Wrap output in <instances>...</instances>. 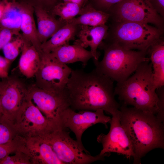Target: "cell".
<instances>
[{
	"instance_id": "obj_1",
	"label": "cell",
	"mask_w": 164,
	"mask_h": 164,
	"mask_svg": "<svg viewBox=\"0 0 164 164\" xmlns=\"http://www.w3.org/2000/svg\"><path fill=\"white\" fill-rule=\"evenodd\" d=\"M114 81L95 68L89 72L72 70L65 90L70 107L76 110L102 109L112 115L120 105L115 98Z\"/></svg>"
},
{
	"instance_id": "obj_2",
	"label": "cell",
	"mask_w": 164,
	"mask_h": 164,
	"mask_svg": "<svg viewBox=\"0 0 164 164\" xmlns=\"http://www.w3.org/2000/svg\"><path fill=\"white\" fill-rule=\"evenodd\" d=\"M119 116L121 125L130 139L134 153V164L156 148H164V121L152 112L122 104Z\"/></svg>"
},
{
	"instance_id": "obj_3",
	"label": "cell",
	"mask_w": 164,
	"mask_h": 164,
	"mask_svg": "<svg viewBox=\"0 0 164 164\" xmlns=\"http://www.w3.org/2000/svg\"><path fill=\"white\" fill-rule=\"evenodd\" d=\"M149 61L141 63L131 76L117 83L114 93L122 104L152 112L164 120V91H156Z\"/></svg>"
},
{
	"instance_id": "obj_4",
	"label": "cell",
	"mask_w": 164,
	"mask_h": 164,
	"mask_svg": "<svg viewBox=\"0 0 164 164\" xmlns=\"http://www.w3.org/2000/svg\"><path fill=\"white\" fill-rule=\"evenodd\" d=\"M99 46L104 54L101 61H94L95 68L117 83L126 80L141 63L150 60L147 51L127 50L111 43Z\"/></svg>"
},
{
	"instance_id": "obj_5",
	"label": "cell",
	"mask_w": 164,
	"mask_h": 164,
	"mask_svg": "<svg viewBox=\"0 0 164 164\" xmlns=\"http://www.w3.org/2000/svg\"><path fill=\"white\" fill-rule=\"evenodd\" d=\"M116 23L110 43L124 49L147 51L161 39V30L148 24L128 21Z\"/></svg>"
},
{
	"instance_id": "obj_6",
	"label": "cell",
	"mask_w": 164,
	"mask_h": 164,
	"mask_svg": "<svg viewBox=\"0 0 164 164\" xmlns=\"http://www.w3.org/2000/svg\"><path fill=\"white\" fill-rule=\"evenodd\" d=\"M69 133L65 129H59L39 137L51 146L64 164H89L97 161H103L105 157L110 155L109 153L95 156L84 153Z\"/></svg>"
},
{
	"instance_id": "obj_7",
	"label": "cell",
	"mask_w": 164,
	"mask_h": 164,
	"mask_svg": "<svg viewBox=\"0 0 164 164\" xmlns=\"http://www.w3.org/2000/svg\"><path fill=\"white\" fill-rule=\"evenodd\" d=\"M39 67L34 77L38 87L59 93L64 91L72 69L58 61L49 53H42Z\"/></svg>"
},
{
	"instance_id": "obj_8",
	"label": "cell",
	"mask_w": 164,
	"mask_h": 164,
	"mask_svg": "<svg viewBox=\"0 0 164 164\" xmlns=\"http://www.w3.org/2000/svg\"><path fill=\"white\" fill-rule=\"evenodd\" d=\"M112 7L116 22L152 23L161 30L162 28V18L149 0H122Z\"/></svg>"
},
{
	"instance_id": "obj_9",
	"label": "cell",
	"mask_w": 164,
	"mask_h": 164,
	"mask_svg": "<svg viewBox=\"0 0 164 164\" xmlns=\"http://www.w3.org/2000/svg\"><path fill=\"white\" fill-rule=\"evenodd\" d=\"M29 99L45 115V117L58 128L61 126L62 114L70 107L66 93L64 90L59 93L50 92L40 88L35 84L28 87Z\"/></svg>"
},
{
	"instance_id": "obj_10",
	"label": "cell",
	"mask_w": 164,
	"mask_h": 164,
	"mask_svg": "<svg viewBox=\"0 0 164 164\" xmlns=\"http://www.w3.org/2000/svg\"><path fill=\"white\" fill-rule=\"evenodd\" d=\"M76 112L70 107L66 109L61 114L60 122L63 129L69 128L75 134L76 141L87 153H89L82 142V135L88 128L97 123L103 124L106 128L111 118L104 114V111L99 109L95 111L83 110Z\"/></svg>"
},
{
	"instance_id": "obj_11",
	"label": "cell",
	"mask_w": 164,
	"mask_h": 164,
	"mask_svg": "<svg viewBox=\"0 0 164 164\" xmlns=\"http://www.w3.org/2000/svg\"><path fill=\"white\" fill-rule=\"evenodd\" d=\"M0 87L3 114L9 119L28 102V87L17 77L10 76L0 81Z\"/></svg>"
},
{
	"instance_id": "obj_12",
	"label": "cell",
	"mask_w": 164,
	"mask_h": 164,
	"mask_svg": "<svg viewBox=\"0 0 164 164\" xmlns=\"http://www.w3.org/2000/svg\"><path fill=\"white\" fill-rule=\"evenodd\" d=\"M119 111L112 115L108 133L106 135L101 133L97 137V142L101 143L103 147L99 154L116 153L122 154L127 159H130L134 156L133 147L121 125Z\"/></svg>"
},
{
	"instance_id": "obj_13",
	"label": "cell",
	"mask_w": 164,
	"mask_h": 164,
	"mask_svg": "<svg viewBox=\"0 0 164 164\" xmlns=\"http://www.w3.org/2000/svg\"><path fill=\"white\" fill-rule=\"evenodd\" d=\"M15 115L19 116L18 119V125L22 130L27 132H38L39 137L59 129L44 116L29 99L25 106Z\"/></svg>"
},
{
	"instance_id": "obj_14",
	"label": "cell",
	"mask_w": 164,
	"mask_h": 164,
	"mask_svg": "<svg viewBox=\"0 0 164 164\" xmlns=\"http://www.w3.org/2000/svg\"><path fill=\"white\" fill-rule=\"evenodd\" d=\"M81 26L77 34L78 39L73 43L85 48L89 46L94 61L98 60L99 54L97 49L107 35L108 26L105 24L95 26Z\"/></svg>"
},
{
	"instance_id": "obj_15",
	"label": "cell",
	"mask_w": 164,
	"mask_h": 164,
	"mask_svg": "<svg viewBox=\"0 0 164 164\" xmlns=\"http://www.w3.org/2000/svg\"><path fill=\"white\" fill-rule=\"evenodd\" d=\"M34 13L37 22L39 39L43 43L49 39L56 31L66 23L46 10L38 7H34Z\"/></svg>"
},
{
	"instance_id": "obj_16",
	"label": "cell",
	"mask_w": 164,
	"mask_h": 164,
	"mask_svg": "<svg viewBox=\"0 0 164 164\" xmlns=\"http://www.w3.org/2000/svg\"><path fill=\"white\" fill-rule=\"evenodd\" d=\"M59 62L65 64L80 62L84 67L88 61L93 58L90 51L86 50L80 45L75 43H69L60 46L49 53Z\"/></svg>"
},
{
	"instance_id": "obj_17",
	"label": "cell",
	"mask_w": 164,
	"mask_h": 164,
	"mask_svg": "<svg viewBox=\"0 0 164 164\" xmlns=\"http://www.w3.org/2000/svg\"><path fill=\"white\" fill-rule=\"evenodd\" d=\"M22 3V20L20 31L24 40L32 45L40 55L42 53L41 43L38 36L34 15V9L32 6L23 2Z\"/></svg>"
},
{
	"instance_id": "obj_18",
	"label": "cell",
	"mask_w": 164,
	"mask_h": 164,
	"mask_svg": "<svg viewBox=\"0 0 164 164\" xmlns=\"http://www.w3.org/2000/svg\"><path fill=\"white\" fill-rule=\"evenodd\" d=\"M18 64L20 73L27 78L34 77L41 61V55L36 48L24 40Z\"/></svg>"
},
{
	"instance_id": "obj_19",
	"label": "cell",
	"mask_w": 164,
	"mask_h": 164,
	"mask_svg": "<svg viewBox=\"0 0 164 164\" xmlns=\"http://www.w3.org/2000/svg\"><path fill=\"white\" fill-rule=\"evenodd\" d=\"M27 149L35 161L41 164H64L59 159L51 146L39 137L27 143Z\"/></svg>"
},
{
	"instance_id": "obj_20",
	"label": "cell",
	"mask_w": 164,
	"mask_h": 164,
	"mask_svg": "<svg viewBox=\"0 0 164 164\" xmlns=\"http://www.w3.org/2000/svg\"><path fill=\"white\" fill-rule=\"evenodd\" d=\"M152 64L153 78L157 89L164 85V43L160 39L152 45L148 51Z\"/></svg>"
},
{
	"instance_id": "obj_21",
	"label": "cell",
	"mask_w": 164,
	"mask_h": 164,
	"mask_svg": "<svg viewBox=\"0 0 164 164\" xmlns=\"http://www.w3.org/2000/svg\"><path fill=\"white\" fill-rule=\"evenodd\" d=\"M79 25L66 23L49 39L41 45L42 53H50L55 49L74 39Z\"/></svg>"
},
{
	"instance_id": "obj_22",
	"label": "cell",
	"mask_w": 164,
	"mask_h": 164,
	"mask_svg": "<svg viewBox=\"0 0 164 164\" xmlns=\"http://www.w3.org/2000/svg\"><path fill=\"white\" fill-rule=\"evenodd\" d=\"M79 16L73 18L66 23L77 25L95 26L105 25L110 15L97 10L91 6L82 8Z\"/></svg>"
},
{
	"instance_id": "obj_23",
	"label": "cell",
	"mask_w": 164,
	"mask_h": 164,
	"mask_svg": "<svg viewBox=\"0 0 164 164\" xmlns=\"http://www.w3.org/2000/svg\"><path fill=\"white\" fill-rule=\"evenodd\" d=\"M22 3L8 2L1 19L0 26L20 32L22 20Z\"/></svg>"
},
{
	"instance_id": "obj_24",
	"label": "cell",
	"mask_w": 164,
	"mask_h": 164,
	"mask_svg": "<svg viewBox=\"0 0 164 164\" xmlns=\"http://www.w3.org/2000/svg\"><path fill=\"white\" fill-rule=\"evenodd\" d=\"M82 7L73 3L64 2L56 4L50 13L54 15L58 16L59 19L66 23L81 13Z\"/></svg>"
},
{
	"instance_id": "obj_25",
	"label": "cell",
	"mask_w": 164,
	"mask_h": 164,
	"mask_svg": "<svg viewBox=\"0 0 164 164\" xmlns=\"http://www.w3.org/2000/svg\"><path fill=\"white\" fill-rule=\"evenodd\" d=\"M24 43L21 33L14 36L2 49L4 57L13 62L21 52Z\"/></svg>"
},
{
	"instance_id": "obj_26",
	"label": "cell",
	"mask_w": 164,
	"mask_h": 164,
	"mask_svg": "<svg viewBox=\"0 0 164 164\" xmlns=\"http://www.w3.org/2000/svg\"><path fill=\"white\" fill-rule=\"evenodd\" d=\"M12 132L9 119L4 115L0 116V144L11 142Z\"/></svg>"
},
{
	"instance_id": "obj_27",
	"label": "cell",
	"mask_w": 164,
	"mask_h": 164,
	"mask_svg": "<svg viewBox=\"0 0 164 164\" xmlns=\"http://www.w3.org/2000/svg\"><path fill=\"white\" fill-rule=\"evenodd\" d=\"M20 33V32L0 26V50L2 49L14 36Z\"/></svg>"
},
{
	"instance_id": "obj_28",
	"label": "cell",
	"mask_w": 164,
	"mask_h": 164,
	"mask_svg": "<svg viewBox=\"0 0 164 164\" xmlns=\"http://www.w3.org/2000/svg\"><path fill=\"white\" fill-rule=\"evenodd\" d=\"M12 63L5 57L0 55V79L5 78L9 76V70Z\"/></svg>"
},
{
	"instance_id": "obj_29",
	"label": "cell",
	"mask_w": 164,
	"mask_h": 164,
	"mask_svg": "<svg viewBox=\"0 0 164 164\" xmlns=\"http://www.w3.org/2000/svg\"><path fill=\"white\" fill-rule=\"evenodd\" d=\"M15 148L12 141L6 144H0V160L12 152Z\"/></svg>"
},
{
	"instance_id": "obj_30",
	"label": "cell",
	"mask_w": 164,
	"mask_h": 164,
	"mask_svg": "<svg viewBox=\"0 0 164 164\" xmlns=\"http://www.w3.org/2000/svg\"><path fill=\"white\" fill-rule=\"evenodd\" d=\"M122 0H95L98 5L102 8L109 9Z\"/></svg>"
},
{
	"instance_id": "obj_31",
	"label": "cell",
	"mask_w": 164,
	"mask_h": 164,
	"mask_svg": "<svg viewBox=\"0 0 164 164\" xmlns=\"http://www.w3.org/2000/svg\"><path fill=\"white\" fill-rule=\"evenodd\" d=\"M158 13L162 17L164 13V0H149Z\"/></svg>"
},
{
	"instance_id": "obj_32",
	"label": "cell",
	"mask_w": 164,
	"mask_h": 164,
	"mask_svg": "<svg viewBox=\"0 0 164 164\" xmlns=\"http://www.w3.org/2000/svg\"><path fill=\"white\" fill-rule=\"evenodd\" d=\"M58 0H42L41 8L50 12Z\"/></svg>"
},
{
	"instance_id": "obj_33",
	"label": "cell",
	"mask_w": 164,
	"mask_h": 164,
	"mask_svg": "<svg viewBox=\"0 0 164 164\" xmlns=\"http://www.w3.org/2000/svg\"><path fill=\"white\" fill-rule=\"evenodd\" d=\"M20 2L28 4L34 7L40 8L42 0H22Z\"/></svg>"
},
{
	"instance_id": "obj_34",
	"label": "cell",
	"mask_w": 164,
	"mask_h": 164,
	"mask_svg": "<svg viewBox=\"0 0 164 164\" xmlns=\"http://www.w3.org/2000/svg\"><path fill=\"white\" fill-rule=\"evenodd\" d=\"M8 2V0H0V20L2 17Z\"/></svg>"
},
{
	"instance_id": "obj_35",
	"label": "cell",
	"mask_w": 164,
	"mask_h": 164,
	"mask_svg": "<svg viewBox=\"0 0 164 164\" xmlns=\"http://www.w3.org/2000/svg\"><path fill=\"white\" fill-rule=\"evenodd\" d=\"M64 2H68L78 4L82 7L87 0H62Z\"/></svg>"
},
{
	"instance_id": "obj_36",
	"label": "cell",
	"mask_w": 164,
	"mask_h": 164,
	"mask_svg": "<svg viewBox=\"0 0 164 164\" xmlns=\"http://www.w3.org/2000/svg\"><path fill=\"white\" fill-rule=\"evenodd\" d=\"M3 115V111L2 107L1 102V94H0V116Z\"/></svg>"
},
{
	"instance_id": "obj_37",
	"label": "cell",
	"mask_w": 164,
	"mask_h": 164,
	"mask_svg": "<svg viewBox=\"0 0 164 164\" xmlns=\"http://www.w3.org/2000/svg\"><path fill=\"white\" fill-rule=\"evenodd\" d=\"M11 1L12 2H15L17 0H11Z\"/></svg>"
},
{
	"instance_id": "obj_38",
	"label": "cell",
	"mask_w": 164,
	"mask_h": 164,
	"mask_svg": "<svg viewBox=\"0 0 164 164\" xmlns=\"http://www.w3.org/2000/svg\"></svg>"
}]
</instances>
